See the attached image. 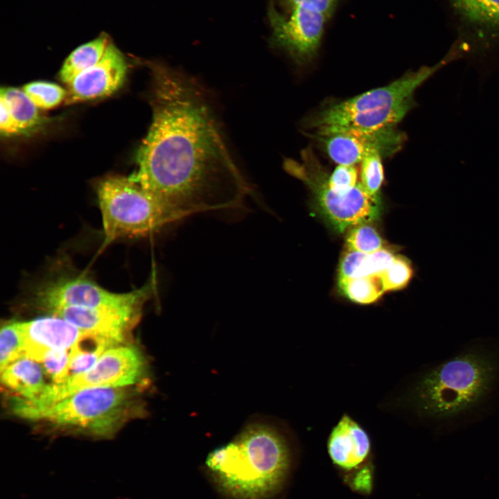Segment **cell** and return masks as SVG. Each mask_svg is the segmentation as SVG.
<instances>
[{
  "mask_svg": "<svg viewBox=\"0 0 499 499\" xmlns=\"http://www.w3.org/2000/svg\"><path fill=\"white\" fill-rule=\"evenodd\" d=\"M152 71V120L130 177L184 218L240 208L250 188L200 90L165 66Z\"/></svg>",
  "mask_w": 499,
  "mask_h": 499,
  "instance_id": "1",
  "label": "cell"
},
{
  "mask_svg": "<svg viewBox=\"0 0 499 499\" xmlns=\"http://www.w3.org/2000/svg\"><path fill=\"white\" fill-rule=\"evenodd\" d=\"M499 389V343L475 342L421 374L408 397L438 428L478 416Z\"/></svg>",
  "mask_w": 499,
  "mask_h": 499,
  "instance_id": "2",
  "label": "cell"
},
{
  "mask_svg": "<svg viewBox=\"0 0 499 499\" xmlns=\"http://www.w3.org/2000/svg\"><path fill=\"white\" fill-rule=\"evenodd\" d=\"M291 457L285 438L276 429L255 423L232 441L211 450L205 465L220 489L236 499H265L287 478Z\"/></svg>",
  "mask_w": 499,
  "mask_h": 499,
  "instance_id": "3",
  "label": "cell"
},
{
  "mask_svg": "<svg viewBox=\"0 0 499 499\" xmlns=\"http://www.w3.org/2000/svg\"><path fill=\"white\" fill-rule=\"evenodd\" d=\"M446 60L444 58L435 65L406 72L388 85L323 106L305 119L304 127L315 138L396 127L416 107V91L448 64Z\"/></svg>",
  "mask_w": 499,
  "mask_h": 499,
  "instance_id": "4",
  "label": "cell"
},
{
  "mask_svg": "<svg viewBox=\"0 0 499 499\" xmlns=\"http://www.w3.org/2000/svg\"><path fill=\"white\" fill-rule=\"evenodd\" d=\"M132 388H86L42 408L11 409L23 419L44 421L94 436L110 437L133 416L137 404L136 394Z\"/></svg>",
  "mask_w": 499,
  "mask_h": 499,
  "instance_id": "5",
  "label": "cell"
},
{
  "mask_svg": "<svg viewBox=\"0 0 499 499\" xmlns=\"http://www.w3.org/2000/svg\"><path fill=\"white\" fill-rule=\"evenodd\" d=\"M96 194L103 247L119 238L144 236L184 218L131 177H107L98 183Z\"/></svg>",
  "mask_w": 499,
  "mask_h": 499,
  "instance_id": "6",
  "label": "cell"
},
{
  "mask_svg": "<svg viewBox=\"0 0 499 499\" xmlns=\"http://www.w3.org/2000/svg\"><path fill=\"white\" fill-rule=\"evenodd\" d=\"M340 0H268L270 43L295 62L317 55L325 28Z\"/></svg>",
  "mask_w": 499,
  "mask_h": 499,
  "instance_id": "7",
  "label": "cell"
},
{
  "mask_svg": "<svg viewBox=\"0 0 499 499\" xmlns=\"http://www.w3.org/2000/svg\"><path fill=\"white\" fill-rule=\"evenodd\" d=\"M301 158V162L288 160L287 170L308 185L324 214L338 230L378 218L379 196L368 194L360 182L348 193H336L329 187V175L310 147L302 150Z\"/></svg>",
  "mask_w": 499,
  "mask_h": 499,
  "instance_id": "8",
  "label": "cell"
},
{
  "mask_svg": "<svg viewBox=\"0 0 499 499\" xmlns=\"http://www.w3.org/2000/svg\"><path fill=\"white\" fill-rule=\"evenodd\" d=\"M146 373V361L140 350L132 345L107 349L87 371L60 383L48 384L33 401L17 399L22 408L37 409L53 404L81 389L91 387H125L139 383Z\"/></svg>",
  "mask_w": 499,
  "mask_h": 499,
  "instance_id": "9",
  "label": "cell"
},
{
  "mask_svg": "<svg viewBox=\"0 0 499 499\" xmlns=\"http://www.w3.org/2000/svg\"><path fill=\"white\" fill-rule=\"evenodd\" d=\"M157 278H151L141 288L126 293L110 292L84 275L60 277L45 283L35 292V302L51 313L63 307L143 306L156 294Z\"/></svg>",
  "mask_w": 499,
  "mask_h": 499,
  "instance_id": "10",
  "label": "cell"
},
{
  "mask_svg": "<svg viewBox=\"0 0 499 499\" xmlns=\"http://www.w3.org/2000/svg\"><path fill=\"white\" fill-rule=\"evenodd\" d=\"M335 163L353 165L376 153L383 158L393 156L403 147L407 137L396 127L376 130H347L317 137Z\"/></svg>",
  "mask_w": 499,
  "mask_h": 499,
  "instance_id": "11",
  "label": "cell"
},
{
  "mask_svg": "<svg viewBox=\"0 0 499 499\" xmlns=\"http://www.w3.org/2000/svg\"><path fill=\"white\" fill-rule=\"evenodd\" d=\"M127 69L124 55L110 42L100 60L67 85L66 103L72 104L114 94L123 85Z\"/></svg>",
  "mask_w": 499,
  "mask_h": 499,
  "instance_id": "12",
  "label": "cell"
},
{
  "mask_svg": "<svg viewBox=\"0 0 499 499\" xmlns=\"http://www.w3.org/2000/svg\"><path fill=\"white\" fill-rule=\"evenodd\" d=\"M17 324L24 341V356L38 362L49 351L71 349L84 331L53 315L17 322Z\"/></svg>",
  "mask_w": 499,
  "mask_h": 499,
  "instance_id": "13",
  "label": "cell"
},
{
  "mask_svg": "<svg viewBox=\"0 0 499 499\" xmlns=\"http://www.w3.org/2000/svg\"><path fill=\"white\" fill-rule=\"evenodd\" d=\"M142 307H63L51 313L82 330L122 342L125 331L139 319Z\"/></svg>",
  "mask_w": 499,
  "mask_h": 499,
  "instance_id": "14",
  "label": "cell"
},
{
  "mask_svg": "<svg viewBox=\"0 0 499 499\" xmlns=\"http://www.w3.org/2000/svg\"><path fill=\"white\" fill-rule=\"evenodd\" d=\"M327 451L334 465L344 471H354L369 457L370 438L358 423L344 414L329 436Z\"/></svg>",
  "mask_w": 499,
  "mask_h": 499,
  "instance_id": "15",
  "label": "cell"
},
{
  "mask_svg": "<svg viewBox=\"0 0 499 499\" xmlns=\"http://www.w3.org/2000/svg\"><path fill=\"white\" fill-rule=\"evenodd\" d=\"M43 368L38 362L23 356L10 363L1 372V381L18 398L26 401L37 399L47 384L44 380Z\"/></svg>",
  "mask_w": 499,
  "mask_h": 499,
  "instance_id": "16",
  "label": "cell"
},
{
  "mask_svg": "<svg viewBox=\"0 0 499 499\" xmlns=\"http://www.w3.org/2000/svg\"><path fill=\"white\" fill-rule=\"evenodd\" d=\"M120 343L112 338L84 331L71 348L67 367L59 383L87 371L107 349Z\"/></svg>",
  "mask_w": 499,
  "mask_h": 499,
  "instance_id": "17",
  "label": "cell"
},
{
  "mask_svg": "<svg viewBox=\"0 0 499 499\" xmlns=\"http://www.w3.org/2000/svg\"><path fill=\"white\" fill-rule=\"evenodd\" d=\"M111 40L102 34L74 49L66 58L60 71V78L69 85L76 77L96 64Z\"/></svg>",
  "mask_w": 499,
  "mask_h": 499,
  "instance_id": "18",
  "label": "cell"
},
{
  "mask_svg": "<svg viewBox=\"0 0 499 499\" xmlns=\"http://www.w3.org/2000/svg\"><path fill=\"white\" fill-rule=\"evenodd\" d=\"M0 97L6 101L20 132L32 130L41 123L37 107L22 89L3 87Z\"/></svg>",
  "mask_w": 499,
  "mask_h": 499,
  "instance_id": "19",
  "label": "cell"
},
{
  "mask_svg": "<svg viewBox=\"0 0 499 499\" xmlns=\"http://www.w3.org/2000/svg\"><path fill=\"white\" fill-rule=\"evenodd\" d=\"M338 286L347 298L360 304L374 303L385 292L380 275L338 278Z\"/></svg>",
  "mask_w": 499,
  "mask_h": 499,
  "instance_id": "20",
  "label": "cell"
},
{
  "mask_svg": "<svg viewBox=\"0 0 499 499\" xmlns=\"http://www.w3.org/2000/svg\"><path fill=\"white\" fill-rule=\"evenodd\" d=\"M459 14L469 21L499 30V0H452Z\"/></svg>",
  "mask_w": 499,
  "mask_h": 499,
  "instance_id": "21",
  "label": "cell"
},
{
  "mask_svg": "<svg viewBox=\"0 0 499 499\" xmlns=\"http://www.w3.org/2000/svg\"><path fill=\"white\" fill-rule=\"evenodd\" d=\"M21 89L37 108L43 110L55 107L67 96V91L64 88L45 81L27 83Z\"/></svg>",
  "mask_w": 499,
  "mask_h": 499,
  "instance_id": "22",
  "label": "cell"
},
{
  "mask_svg": "<svg viewBox=\"0 0 499 499\" xmlns=\"http://www.w3.org/2000/svg\"><path fill=\"white\" fill-rule=\"evenodd\" d=\"M23 356L24 341L17 322L6 323L0 331V371Z\"/></svg>",
  "mask_w": 499,
  "mask_h": 499,
  "instance_id": "23",
  "label": "cell"
},
{
  "mask_svg": "<svg viewBox=\"0 0 499 499\" xmlns=\"http://www.w3.org/2000/svg\"><path fill=\"white\" fill-rule=\"evenodd\" d=\"M346 245L349 250L371 254L383 248V241L374 227L363 223L350 231Z\"/></svg>",
  "mask_w": 499,
  "mask_h": 499,
  "instance_id": "24",
  "label": "cell"
},
{
  "mask_svg": "<svg viewBox=\"0 0 499 499\" xmlns=\"http://www.w3.org/2000/svg\"><path fill=\"white\" fill-rule=\"evenodd\" d=\"M383 157L376 153L367 156L360 162V184L371 196H379L384 180Z\"/></svg>",
  "mask_w": 499,
  "mask_h": 499,
  "instance_id": "25",
  "label": "cell"
},
{
  "mask_svg": "<svg viewBox=\"0 0 499 499\" xmlns=\"http://www.w3.org/2000/svg\"><path fill=\"white\" fill-rule=\"evenodd\" d=\"M413 274L410 261L404 256H396L391 265L380 275L385 292L406 287Z\"/></svg>",
  "mask_w": 499,
  "mask_h": 499,
  "instance_id": "26",
  "label": "cell"
},
{
  "mask_svg": "<svg viewBox=\"0 0 499 499\" xmlns=\"http://www.w3.org/2000/svg\"><path fill=\"white\" fill-rule=\"evenodd\" d=\"M367 256L368 254L348 250L340 261L338 278L369 276L367 270Z\"/></svg>",
  "mask_w": 499,
  "mask_h": 499,
  "instance_id": "27",
  "label": "cell"
},
{
  "mask_svg": "<svg viewBox=\"0 0 499 499\" xmlns=\"http://www.w3.org/2000/svg\"><path fill=\"white\" fill-rule=\"evenodd\" d=\"M328 186L333 191L344 194L351 191L358 184V171L353 165L339 164L329 175Z\"/></svg>",
  "mask_w": 499,
  "mask_h": 499,
  "instance_id": "28",
  "label": "cell"
},
{
  "mask_svg": "<svg viewBox=\"0 0 499 499\" xmlns=\"http://www.w3.org/2000/svg\"><path fill=\"white\" fill-rule=\"evenodd\" d=\"M71 349H54L47 352L41 362L45 371L51 377L53 383H59L67 367Z\"/></svg>",
  "mask_w": 499,
  "mask_h": 499,
  "instance_id": "29",
  "label": "cell"
},
{
  "mask_svg": "<svg viewBox=\"0 0 499 499\" xmlns=\"http://www.w3.org/2000/svg\"><path fill=\"white\" fill-rule=\"evenodd\" d=\"M396 256L389 250L381 248L368 254L367 266L369 275H381L393 263Z\"/></svg>",
  "mask_w": 499,
  "mask_h": 499,
  "instance_id": "30",
  "label": "cell"
},
{
  "mask_svg": "<svg viewBox=\"0 0 499 499\" xmlns=\"http://www.w3.org/2000/svg\"><path fill=\"white\" fill-rule=\"evenodd\" d=\"M0 130L2 134L8 136L19 133L20 131L17 128L13 117L9 110V108L4 100L0 97Z\"/></svg>",
  "mask_w": 499,
  "mask_h": 499,
  "instance_id": "31",
  "label": "cell"
}]
</instances>
